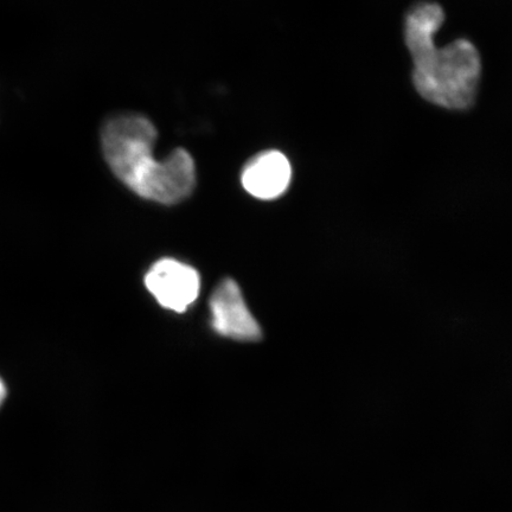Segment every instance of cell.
<instances>
[{
  "label": "cell",
  "instance_id": "6da1fadb",
  "mask_svg": "<svg viewBox=\"0 0 512 512\" xmlns=\"http://www.w3.org/2000/svg\"><path fill=\"white\" fill-rule=\"evenodd\" d=\"M158 132L143 115L123 114L107 121L102 150L113 174L146 200L175 204L189 197L196 184L194 159L177 149L164 160L153 157Z\"/></svg>",
  "mask_w": 512,
  "mask_h": 512
},
{
  "label": "cell",
  "instance_id": "7a4b0ae2",
  "mask_svg": "<svg viewBox=\"0 0 512 512\" xmlns=\"http://www.w3.org/2000/svg\"><path fill=\"white\" fill-rule=\"evenodd\" d=\"M445 21L438 4L422 3L409 12L405 40L412 55L416 91L432 104L465 110L476 99L482 63L470 41L458 40L439 49L433 36Z\"/></svg>",
  "mask_w": 512,
  "mask_h": 512
},
{
  "label": "cell",
  "instance_id": "277c9868",
  "mask_svg": "<svg viewBox=\"0 0 512 512\" xmlns=\"http://www.w3.org/2000/svg\"><path fill=\"white\" fill-rule=\"evenodd\" d=\"M211 325L217 334L238 339L258 341L261 329L248 310L240 287L232 279L223 280L210 299Z\"/></svg>",
  "mask_w": 512,
  "mask_h": 512
},
{
  "label": "cell",
  "instance_id": "3957f363",
  "mask_svg": "<svg viewBox=\"0 0 512 512\" xmlns=\"http://www.w3.org/2000/svg\"><path fill=\"white\" fill-rule=\"evenodd\" d=\"M145 285L160 306L182 313L196 302L200 294V274L182 262L163 259L147 272Z\"/></svg>",
  "mask_w": 512,
  "mask_h": 512
},
{
  "label": "cell",
  "instance_id": "5b68a950",
  "mask_svg": "<svg viewBox=\"0 0 512 512\" xmlns=\"http://www.w3.org/2000/svg\"><path fill=\"white\" fill-rule=\"evenodd\" d=\"M290 162L279 151H266L249 160L242 171L243 188L259 200H275L291 183Z\"/></svg>",
  "mask_w": 512,
  "mask_h": 512
},
{
  "label": "cell",
  "instance_id": "8992f818",
  "mask_svg": "<svg viewBox=\"0 0 512 512\" xmlns=\"http://www.w3.org/2000/svg\"><path fill=\"white\" fill-rule=\"evenodd\" d=\"M6 394H8V392H6L5 383L2 380V377H0V407L3 406V403L6 399Z\"/></svg>",
  "mask_w": 512,
  "mask_h": 512
}]
</instances>
